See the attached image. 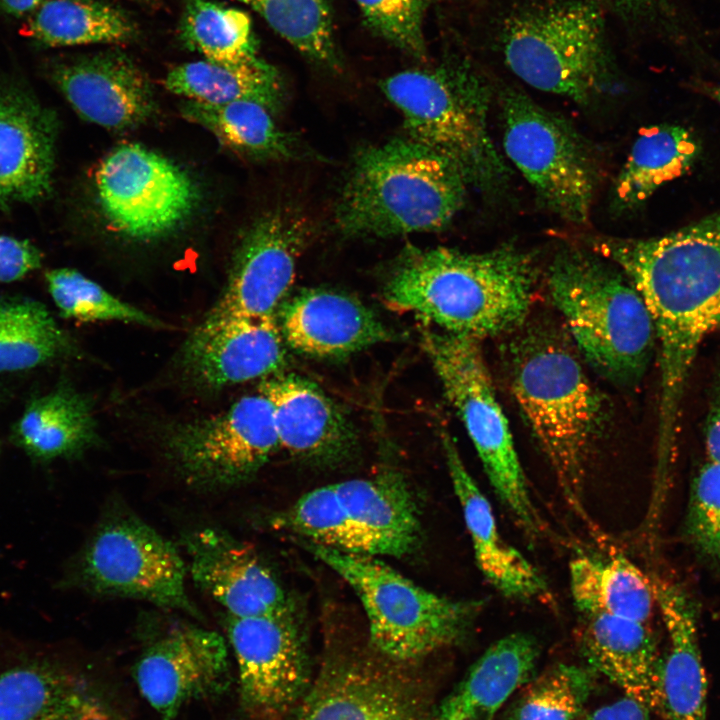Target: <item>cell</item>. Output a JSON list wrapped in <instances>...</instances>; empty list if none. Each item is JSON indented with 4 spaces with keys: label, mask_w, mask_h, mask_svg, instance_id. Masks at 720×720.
I'll return each mask as SVG.
<instances>
[{
    "label": "cell",
    "mask_w": 720,
    "mask_h": 720,
    "mask_svg": "<svg viewBox=\"0 0 720 720\" xmlns=\"http://www.w3.org/2000/svg\"><path fill=\"white\" fill-rule=\"evenodd\" d=\"M708 95H710L720 105V85H713L709 87Z\"/></svg>",
    "instance_id": "obj_49"
},
{
    "label": "cell",
    "mask_w": 720,
    "mask_h": 720,
    "mask_svg": "<svg viewBox=\"0 0 720 720\" xmlns=\"http://www.w3.org/2000/svg\"><path fill=\"white\" fill-rule=\"evenodd\" d=\"M42 263L40 251L27 240L0 235V282L24 278Z\"/></svg>",
    "instance_id": "obj_44"
},
{
    "label": "cell",
    "mask_w": 720,
    "mask_h": 720,
    "mask_svg": "<svg viewBox=\"0 0 720 720\" xmlns=\"http://www.w3.org/2000/svg\"><path fill=\"white\" fill-rule=\"evenodd\" d=\"M75 352L73 339L43 303L0 297V373L33 369Z\"/></svg>",
    "instance_id": "obj_35"
},
{
    "label": "cell",
    "mask_w": 720,
    "mask_h": 720,
    "mask_svg": "<svg viewBox=\"0 0 720 720\" xmlns=\"http://www.w3.org/2000/svg\"><path fill=\"white\" fill-rule=\"evenodd\" d=\"M58 121L24 89L0 86V204L33 201L51 187Z\"/></svg>",
    "instance_id": "obj_22"
},
{
    "label": "cell",
    "mask_w": 720,
    "mask_h": 720,
    "mask_svg": "<svg viewBox=\"0 0 720 720\" xmlns=\"http://www.w3.org/2000/svg\"><path fill=\"white\" fill-rule=\"evenodd\" d=\"M184 44L211 62L232 66L257 58L245 12L209 0H188L180 25Z\"/></svg>",
    "instance_id": "obj_37"
},
{
    "label": "cell",
    "mask_w": 720,
    "mask_h": 720,
    "mask_svg": "<svg viewBox=\"0 0 720 720\" xmlns=\"http://www.w3.org/2000/svg\"><path fill=\"white\" fill-rule=\"evenodd\" d=\"M164 444L184 480L206 489L246 482L280 446L271 403L261 393L241 397L218 414L172 426Z\"/></svg>",
    "instance_id": "obj_13"
},
{
    "label": "cell",
    "mask_w": 720,
    "mask_h": 720,
    "mask_svg": "<svg viewBox=\"0 0 720 720\" xmlns=\"http://www.w3.org/2000/svg\"><path fill=\"white\" fill-rule=\"evenodd\" d=\"M41 0H0V6L7 13L20 16L36 8Z\"/></svg>",
    "instance_id": "obj_47"
},
{
    "label": "cell",
    "mask_w": 720,
    "mask_h": 720,
    "mask_svg": "<svg viewBox=\"0 0 720 720\" xmlns=\"http://www.w3.org/2000/svg\"><path fill=\"white\" fill-rule=\"evenodd\" d=\"M532 257L513 245L469 253L410 247L383 289L386 305L477 341L519 328L535 291Z\"/></svg>",
    "instance_id": "obj_2"
},
{
    "label": "cell",
    "mask_w": 720,
    "mask_h": 720,
    "mask_svg": "<svg viewBox=\"0 0 720 720\" xmlns=\"http://www.w3.org/2000/svg\"><path fill=\"white\" fill-rule=\"evenodd\" d=\"M271 522L308 542L358 554L355 537L332 484L307 492Z\"/></svg>",
    "instance_id": "obj_40"
},
{
    "label": "cell",
    "mask_w": 720,
    "mask_h": 720,
    "mask_svg": "<svg viewBox=\"0 0 720 720\" xmlns=\"http://www.w3.org/2000/svg\"><path fill=\"white\" fill-rule=\"evenodd\" d=\"M180 112L239 155L281 160L297 158L303 153L297 140L276 126L271 111L261 103L238 101L209 105L186 99Z\"/></svg>",
    "instance_id": "obj_34"
},
{
    "label": "cell",
    "mask_w": 720,
    "mask_h": 720,
    "mask_svg": "<svg viewBox=\"0 0 720 720\" xmlns=\"http://www.w3.org/2000/svg\"><path fill=\"white\" fill-rule=\"evenodd\" d=\"M135 25L122 11L97 0H49L31 22V34L47 46L122 43Z\"/></svg>",
    "instance_id": "obj_36"
},
{
    "label": "cell",
    "mask_w": 720,
    "mask_h": 720,
    "mask_svg": "<svg viewBox=\"0 0 720 720\" xmlns=\"http://www.w3.org/2000/svg\"><path fill=\"white\" fill-rule=\"evenodd\" d=\"M511 391L569 506L585 516L583 491L603 423V400L566 339L533 327L510 343Z\"/></svg>",
    "instance_id": "obj_3"
},
{
    "label": "cell",
    "mask_w": 720,
    "mask_h": 720,
    "mask_svg": "<svg viewBox=\"0 0 720 720\" xmlns=\"http://www.w3.org/2000/svg\"><path fill=\"white\" fill-rule=\"evenodd\" d=\"M135 681L159 720H175L191 701L222 691L229 680L225 639L198 626L177 627L148 646L135 666Z\"/></svg>",
    "instance_id": "obj_16"
},
{
    "label": "cell",
    "mask_w": 720,
    "mask_h": 720,
    "mask_svg": "<svg viewBox=\"0 0 720 720\" xmlns=\"http://www.w3.org/2000/svg\"><path fill=\"white\" fill-rule=\"evenodd\" d=\"M540 649L527 633L491 644L443 700L434 720H495L509 697L531 680Z\"/></svg>",
    "instance_id": "obj_29"
},
{
    "label": "cell",
    "mask_w": 720,
    "mask_h": 720,
    "mask_svg": "<svg viewBox=\"0 0 720 720\" xmlns=\"http://www.w3.org/2000/svg\"><path fill=\"white\" fill-rule=\"evenodd\" d=\"M307 544L353 588L365 610L372 645L392 661L417 660L463 641L483 609L482 600L437 595L373 556Z\"/></svg>",
    "instance_id": "obj_7"
},
{
    "label": "cell",
    "mask_w": 720,
    "mask_h": 720,
    "mask_svg": "<svg viewBox=\"0 0 720 720\" xmlns=\"http://www.w3.org/2000/svg\"><path fill=\"white\" fill-rule=\"evenodd\" d=\"M284 359L274 316L204 318L185 340L179 365L193 387L216 391L273 375Z\"/></svg>",
    "instance_id": "obj_17"
},
{
    "label": "cell",
    "mask_w": 720,
    "mask_h": 720,
    "mask_svg": "<svg viewBox=\"0 0 720 720\" xmlns=\"http://www.w3.org/2000/svg\"><path fill=\"white\" fill-rule=\"evenodd\" d=\"M686 531L691 544L720 563V464L708 460L693 479Z\"/></svg>",
    "instance_id": "obj_42"
},
{
    "label": "cell",
    "mask_w": 720,
    "mask_h": 720,
    "mask_svg": "<svg viewBox=\"0 0 720 720\" xmlns=\"http://www.w3.org/2000/svg\"><path fill=\"white\" fill-rule=\"evenodd\" d=\"M271 403L280 447L313 464H339L356 449L352 424L315 384L275 373L260 386Z\"/></svg>",
    "instance_id": "obj_21"
},
{
    "label": "cell",
    "mask_w": 720,
    "mask_h": 720,
    "mask_svg": "<svg viewBox=\"0 0 720 720\" xmlns=\"http://www.w3.org/2000/svg\"><path fill=\"white\" fill-rule=\"evenodd\" d=\"M11 437L41 463L78 457L100 441L90 400L65 383L29 401Z\"/></svg>",
    "instance_id": "obj_30"
},
{
    "label": "cell",
    "mask_w": 720,
    "mask_h": 720,
    "mask_svg": "<svg viewBox=\"0 0 720 720\" xmlns=\"http://www.w3.org/2000/svg\"><path fill=\"white\" fill-rule=\"evenodd\" d=\"M380 88L401 112L413 141L451 162L467 184L491 190L509 176L488 129L489 85L465 61L406 70Z\"/></svg>",
    "instance_id": "obj_6"
},
{
    "label": "cell",
    "mask_w": 720,
    "mask_h": 720,
    "mask_svg": "<svg viewBox=\"0 0 720 720\" xmlns=\"http://www.w3.org/2000/svg\"><path fill=\"white\" fill-rule=\"evenodd\" d=\"M297 706L296 720H428L407 680L360 660L329 662Z\"/></svg>",
    "instance_id": "obj_18"
},
{
    "label": "cell",
    "mask_w": 720,
    "mask_h": 720,
    "mask_svg": "<svg viewBox=\"0 0 720 720\" xmlns=\"http://www.w3.org/2000/svg\"><path fill=\"white\" fill-rule=\"evenodd\" d=\"M649 712L645 705L625 695L595 709L584 720H651Z\"/></svg>",
    "instance_id": "obj_45"
},
{
    "label": "cell",
    "mask_w": 720,
    "mask_h": 720,
    "mask_svg": "<svg viewBox=\"0 0 720 720\" xmlns=\"http://www.w3.org/2000/svg\"><path fill=\"white\" fill-rule=\"evenodd\" d=\"M422 345L448 401L462 419L495 494L520 529L537 538L544 524L531 499L479 341L435 329L423 331Z\"/></svg>",
    "instance_id": "obj_8"
},
{
    "label": "cell",
    "mask_w": 720,
    "mask_h": 720,
    "mask_svg": "<svg viewBox=\"0 0 720 720\" xmlns=\"http://www.w3.org/2000/svg\"><path fill=\"white\" fill-rule=\"evenodd\" d=\"M312 232L311 221L296 208L258 218L241 238L223 292L205 318L274 316Z\"/></svg>",
    "instance_id": "obj_15"
},
{
    "label": "cell",
    "mask_w": 720,
    "mask_h": 720,
    "mask_svg": "<svg viewBox=\"0 0 720 720\" xmlns=\"http://www.w3.org/2000/svg\"><path fill=\"white\" fill-rule=\"evenodd\" d=\"M573 602L585 616L608 615L648 622L655 604L651 578L622 555H578L569 563Z\"/></svg>",
    "instance_id": "obj_31"
},
{
    "label": "cell",
    "mask_w": 720,
    "mask_h": 720,
    "mask_svg": "<svg viewBox=\"0 0 720 720\" xmlns=\"http://www.w3.org/2000/svg\"><path fill=\"white\" fill-rule=\"evenodd\" d=\"M313 61L339 66L327 0H239Z\"/></svg>",
    "instance_id": "obj_38"
},
{
    "label": "cell",
    "mask_w": 720,
    "mask_h": 720,
    "mask_svg": "<svg viewBox=\"0 0 720 720\" xmlns=\"http://www.w3.org/2000/svg\"><path fill=\"white\" fill-rule=\"evenodd\" d=\"M0 720H115L79 675L40 659L0 669Z\"/></svg>",
    "instance_id": "obj_26"
},
{
    "label": "cell",
    "mask_w": 720,
    "mask_h": 720,
    "mask_svg": "<svg viewBox=\"0 0 720 720\" xmlns=\"http://www.w3.org/2000/svg\"><path fill=\"white\" fill-rule=\"evenodd\" d=\"M508 67L530 86L586 104L611 85L600 10L568 1L521 13L503 38Z\"/></svg>",
    "instance_id": "obj_9"
},
{
    "label": "cell",
    "mask_w": 720,
    "mask_h": 720,
    "mask_svg": "<svg viewBox=\"0 0 720 720\" xmlns=\"http://www.w3.org/2000/svg\"><path fill=\"white\" fill-rule=\"evenodd\" d=\"M355 537L358 554L402 557L420 543L415 497L405 477L384 470L332 484Z\"/></svg>",
    "instance_id": "obj_24"
},
{
    "label": "cell",
    "mask_w": 720,
    "mask_h": 720,
    "mask_svg": "<svg viewBox=\"0 0 720 720\" xmlns=\"http://www.w3.org/2000/svg\"><path fill=\"white\" fill-rule=\"evenodd\" d=\"M547 287L586 362L615 385L639 384L656 336L645 302L628 277L587 246L568 245L553 257Z\"/></svg>",
    "instance_id": "obj_4"
},
{
    "label": "cell",
    "mask_w": 720,
    "mask_h": 720,
    "mask_svg": "<svg viewBox=\"0 0 720 720\" xmlns=\"http://www.w3.org/2000/svg\"><path fill=\"white\" fill-rule=\"evenodd\" d=\"M291 348L315 357H342L391 338L390 330L358 299L307 289L282 308L279 325Z\"/></svg>",
    "instance_id": "obj_23"
},
{
    "label": "cell",
    "mask_w": 720,
    "mask_h": 720,
    "mask_svg": "<svg viewBox=\"0 0 720 720\" xmlns=\"http://www.w3.org/2000/svg\"><path fill=\"white\" fill-rule=\"evenodd\" d=\"M651 582L669 640L661 664L663 716L667 720H707V680L693 603L675 583L658 576Z\"/></svg>",
    "instance_id": "obj_28"
},
{
    "label": "cell",
    "mask_w": 720,
    "mask_h": 720,
    "mask_svg": "<svg viewBox=\"0 0 720 720\" xmlns=\"http://www.w3.org/2000/svg\"><path fill=\"white\" fill-rule=\"evenodd\" d=\"M194 582L232 617L290 613L285 591L247 544L206 527L183 537Z\"/></svg>",
    "instance_id": "obj_19"
},
{
    "label": "cell",
    "mask_w": 720,
    "mask_h": 720,
    "mask_svg": "<svg viewBox=\"0 0 720 720\" xmlns=\"http://www.w3.org/2000/svg\"><path fill=\"white\" fill-rule=\"evenodd\" d=\"M240 700L256 720H279L311 684L303 639L290 613L227 618Z\"/></svg>",
    "instance_id": "obj_14"
},
{
    "label": "cell",
    "mask_w": 720,
    "mask_h": 720,
    "mask_svg": "<svg viewBox=\"0 0 720 720\" xmlns=\"http://www.w3.org/2000/svg\"><path fill=\"white\" fill-rule=\"evenodd\" d=\"M70 578L97 595L144 600L199 616L187 595L178 550L135 516L103 522L75 560Z\"/></svg>",
    "instance_id": "obj_11"
},
{
    "label": "cell",
    "mask_w": 720,
    "mask_h": 720,
    "mask_svg": "<svg viewBox=\"0 0 720 720\" xmlns=\"http://www.w3.org/2000/svg\"><path fill=\"white\" fill-rule=\"evenodd\" d=\"M466 186L451 162L410 138L368 146L354 158L336 224L358 237L440 230L462 207Z\"/></svg>",
    "instance_id": "obj_5"
},
{
    "label": "cell",
    "mask_w": 720,
    "mask_h": 720,
    "mask_svg": "<svg viewBox=\"0 0 720 720\" xmlns=\"http://www.w3.org/2000/svg\"><path fill=\"white\" fill-rule=\"evenodd\" d=\"M586 246L628 277L652 318L660 366L658 439L666 460L698 349L720 326V209L661 236L597 235Z\"/></svg>",
    "instance_id": "obj_1"
},
{
    "label": "cell",
    "mask_w": 720,
    "mask_h": 720,
    "mask_svg": "<svg viewBox=\"0 0 720 720\" xmlns=\"http://www.w3.org/2000/svg\"><path fill=\"white\" fill-rule=\"evenodd\" d=\"M583 618L580 644L589 665L663 715L661 663L647 624L608 615Z\"/></svg>",
    "instance_id": "obj_27"
},
{
    "label": "cell",
    "mask_w": 720,
    "mask_h": 720,
    "mask_svg": "<svg viewBox=\"0 0 720 720\" xmlns=\"http://www.w3.org/2000/svg\"><path fill=\"white\" fill-rule=\"evenodd\" d=\"M369 25L408 54L425 58L423 18L430 0H355Z\"/></svg>",
    "instance_id": "obj_43"
},
{
    "label": "cell",
    "mask_w": 720,
    "mask_h": 720,
    "mask_svg": "<svg viewBox=\"0 0 720 720\" xmlns=\"http://www.w3.org/2000/svg\"><path fill=\"white\" fill-rule=\"evenodd\" d=\"M701 153V143L689 129L660 124L642 131L634 141L615 183L617 210H632L662 185L686 174Z\"/></svg>",
    "instance_id": "obj_32"
},
{
    "label": "cell",
    "mask_w": 720,
    "mask_h": 720,
    "mask_svg": "<svg viewBox=\"0 0 720 720\" xmlns=\"http://www.w3.org/2000/svg\"><path fill=\"white\" fill-rule=\"evenodd\" d=\"M51 298L64 318L83 322L118 321L151 328L164 324L122 301L77 270L57 268L45 274Z\"/></svg>",
    "instance_id": "obj_39"
},
{
    "label": "cell",
    "mask_w": 720,
    "mask_h": 720,
    "mask_svg": "<svg viewBox=\"0 0 720 720\" xmlns=\"http://www.w3.org/2000/svg\"><path fill=\"white\" fill-rule=\"evenodd\" d=\"M95 188L110 228L142 242L176 231L200 201L199 188L184 169L134 143L119 145L101 160Z\"/></svg>",
    "instance_id": "obj_12"
},
{
    "label": "cell",
    "mask_w": 720,
    "mask_h": 720,
    "mask_svg": "<svg viewBox=\"0 0 720 720\" xmlns=\"http://www.w3.org/2000/svg\"><path fill=\"white\" fill-rule=\"evenodd\" d=\"M441 440L451 483L483 576L507 598L527 602L545 599L549 593L545 579L501 535L490 502L464 465L451 436L442 431Z\"/></svg>",
    "instance_id": "obj_25"
},
{
    "label": "cell",
    "mask_w": 720,
    "mask_h": 720,
    "mask_svg": "<svg viewBox=\"0 0 720 720\" xmlns=\"http://www.w3.org/2000/svg\"><path fill=\"white\" fill-rule=\"evenodd\" d=\"M164 86L187 100L209 105L254 101L271 112L279 108L283 98L277 70L258 57L232 66L206 59L184 63L168 72Z\"/></svg>",
    "instance_id": "obj_33"
},
{
    "label": "cell",
    "mask_w": 720,
    "mask_h": 720,
    "mask_svg": "<svg viewBox=\"0 0 720 720\" xmlns=\"http://www.w3.org/2000/svg\"><path fill=\"white\" fill-rule=\"evenodd\" d=\"M592 688L587 669L557 664L533 679L517 707L515 720H574Z\"/></svg>",
    "instance_id": "obj_41"
},
{
    "label": "cell",
    "mask_w": 720,
    "mask_h": 720,
    "mask_svg": "<svg viewBox=\"0 0 720 720\" xmlns=\"http://www.w3.org/2000/svg\"><path fill=\"white\" fill-rule=\"evenodd\" d=\"M705 447L708 460L720 464V375L705 422Z\"/></svg>",
    "instance_id": "obj_46"
},
{
    "label": "cell",
    "mask_w": 720,
    "mask_h": 720,
    "mask_svg": "<svg viewBox=\"0 0 720 720\" xmlns=\"http://www.w3.org/2000/svg\"><path fill=\"white\" fill-rule=\"evenodd\" d=\"M133 1H143L144 2V1H150V0H133Z\"/></svg>",
    "instance_id": "obj_50"
},
{
    "label": "cell",
    "mask_w": 720,
    "mask_h": 720,
    "mask_svg": "<svg viewBox=\"0 0 720 720\" xmlns=\"http://www.w3.org/2000/svg\"><path fill=\"white\" fill-rule=\"evenodd\" d=\"M615 9L624 13H633L649 8L657 0H604Z\"/></svg>",
    "instance_id": "obj_48"
},
{
    "label": "cell",
    "mask_w": 720,
    "mask_h": 720,
    "mask_svg": "<svg viewBox=\"0 0 720 720\" xmlns=\"http://www.w3.org/2000/svg\"><path fill=\"white\" fill-rule=\"evenodd\" d=\"M53 79L83 119L112 131L136 128L155 112L148 78L117 52L59 64L53 69Z\"/></svg>",
    "instance_id": "obj_20"
},
{
    "label": "cell",
    "mask_w": 720,
    "mask_h": 720,
    "mask_svg": "<svg viewBox=\"0 0 720 720\" xmlns=\"http://www.w3.org/2000/svg\"><path fill=\"white\" fill-rule=\"evenodd\" d=\"M505 153L552 213L588 222L598 184L594 155L577 130L515 89L501 93Z\"/></svg>",
    "instance_id": "obj_10"
}]
</instances>
